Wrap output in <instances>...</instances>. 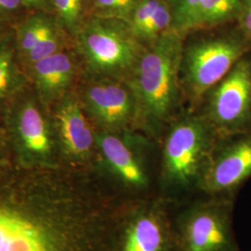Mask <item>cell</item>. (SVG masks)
<instances>
[{
  "instance_id": "obj_19",
  "label": "cell",
  "mask_w": 251,
  "mask_h": 251,
  "mask_svg": "<svg viewBox=\"0 0 251 251\" xmlns=\"http://www.w3.org/2000/svg\"><path fill=\"white\" fill-rule=\"evenodd\" d=\"M201 0H168L172 14V29L181 36L187 33L190 21Z\"/></svg>"
},
{
  "instance_id": "obj_14",
  "label": "cell",
  "mask_w": 251,
  "mask_h": 251,
  "mask_svg": "<svg viewBox=\"0 0 251 251\" xmlns=\"http://www.w3.org/2000/svg\"><path fill=\"white\" fill-rule=\"evenodd\" d=\"M36 90L44 102L63 98L75 76V63L63 52L48 56L31 65Z\"/></svg>"
},
{
  "instance_id": "obj_26",
  "label": "cell",
  "mask_w": 251,
  "mask_h": 251,
  "mask_svg": "<svg viewBox=\"0 0 251 251\" xmlns=\"http://www.w3.org/2000/svg\"><path fill=\"white\" fill-rule=\"evenodd\" d=\"M23 1H24V4L32 8L44 7L48 2V0H23Z\"/></svg>"
},
{
  "instance_id": "obj_8",
  "label": "cell",
  "mask_w": 251,
  "mask_h": 251,
  "mask_svg": "<svg viewBox=\"0 0 251 251\" xmlns=\"http://www.w3.org/2000/svg\"><path fill=\"white\" fill-rule=\"evenodd\" d=\"M251 49V38L239 26L183 50L180 71L189 95L199 99L212 90Z\"/></svg>"
},
{
  "instance_id": "obj_10",
  "label": "cell",
  "mask_w": 251,
  "mask_h": 251,
  "mask_svg": "<svg viewBox=\"0 0 251 251\" xmlns=\"http://www.w3.org/2000/svg\"><path fill=\"white\" fill-rule=\"evenodd\" d=\"M207 122L219 138L251 130V60H239L212 89Z\"/></svg>"
},
{
  "instance_id": "obj_9",
  "label": "cell",
  "mask_w": 251,
  "mask_h": 251,
  "mask_svg": "<svg viewBox=\"0 0 251 251\" xmlns=\"http://www.w3.org/2000/svg\"><path fill=\"white\" fill-rule=\"evenodd\" d=\"M16 163L25 168L63 167L53 124L32 100L19 104L7 127Z\"/></svg>"
},
{
  "instance_id": "obj_17",
  "label": "cell",
  "mask_w": 251,
  "mask_h": 251,
  "mask_svg": "<svg viewBox=\"0 0 251 251\" xmlns=\"http://www.w3.org/2000/svg\"><path fill=\"white\" fill-rule=\"evenodd\" d=\"M172 28V14L171 7L167 0H163L155 13L143 26L133 33L137 40L150 45L159 36Z\"/></svg>"
},
{
  "instance_id": "obj_20",
  "label": "cell",
  "mask_w": 251,
  "mask_h": 251,
  "mask_svg": "<svg viewBox=\"0 0 251 251\" xmlns=\"http://www.w3.org/2000/svg\"><path fill=\"white\" fill-rule=\"evenodd\" d=\"M97 15L128 21L139 0H92Z\"/></svg>"
},
{
  "instance_id": "obj_4",
  "label": "cell",
  "mask_w": 251,
  "mask_h": 251,
  "mask_svg": "<svg viewBox=\"0 0 251 251\" xmlns=\"http://www.w3.org/2000/svg\"><path fill=\"white\" fill-rule=\"evenodd\" d=\"M98 158L94 171L124 200L158 195L152 171L151 142L134 131L97 132Z\"/></svg>"
},
{
  "instance_id": "obj_1",
  "label": "cell",
  "mask_w": 251,
  "mask_h": 251,
  "mask_svg": "<svg viewBox=\"0 0 251 251\" xmlns=\"http://www.w3.org/2000/svg\"><path fill=\"white\" fill-rule=\"evenodd\" d=\"M124 199L94 170L0 169V251H114Z\"/></svg>"
},
{
  "instance_id": "obj_3",
  "label": "cell",
  "mask_w": 251,
  "mask_h": 251,
  "mask_svg": "<svg viewBox=\"0 0 251 251\" xmlns=\"http://www.w3.org/2000/svg\"><path fill=\"white\" fill-rule=\"evenodd\" d=\"M181 35L172 28L145 49L127 80L144 123L157 126L175 107L182 56Z\"/></svg>"
},
{
  "instance_id": "obj_22",
  "label": "cell",
  "mask_w": 251,
  "mask_h": 251,
  "mask_svg": "<svg viewBox=\"0 0 251 251\" xmlns=\"http://www.w3.org/2000/svg\"><path fill=\"white\" fill-rule=\"evenodd\" d=\"M61 38L57 29H55L50 34L40 40L28 53L25 56L27 63L30 65L44 59L48 56L53 55L60 51Z\"/></svg>"
},
{
  "instance_id": "obj_11",
  "label": "cell",
  "mask_w": 251,
  "mask_h": 251,
  "mask_svg": "<svg viewBox=\"0 0 251 251\" xmlns=\"http://www.w3.org/2000/svg\"><path fill=\"white\" fill-rule=\"evenodd\" d=\"M251 177V130L219 138L204 173L200 194L235 199Z\"/></svg>"
},
{
  "instance_id": "obj_16",
  "label": "cell",
  "mask_w": 251,
  "mask_h": 251,
  "mask_svg": "<svg viewBox=\"0 0 251 251\" xmlns=\"http://www.w3.org/2000/svg\"><path fill=\"white\" fill-rule=\"evenodd\" d=\"M55 29L51 20L44 15H35L26 20L20 27L18 33L19 49L24 56Z\"/></svg>"
},
{
  "instance_id": "obj_13",
  "label": "cell",
  "mask_w": 251,
  "mask_h": 251,
  "mask_svg": "<svg viewBox=\"0 0 251 251\" xmlns=\"http://www.w3.org/2000/svg\"><path fill=\"white\" fill-rule=\"evenodd\" d=\"M84 107L98 131H133L140 111L130 86L118 79L90 84L84 93Z\"/></svg>"
},
{
  "instance_id": "obj_2",
  "label": "cell",
  "mask_w": 251,
  "mask_h": 251,
  "mask_svg": "<svg viewBox=\"0 0 251 251\" xmlns=\"http://www.w3.org/2000/svg\"><path fill=\"white\" fill-rule=\"evenodd\" d=\"M218 139L207 120L185 118L172 126L162 144L158 196L176 206L200 194Z\"/></svg>"
},
{
  "instance_id": "obj_12",
  "label": "cell",
  "mask_w": 251,
  "mask_h": 251,
  "mask_svg": "<svg viewBox=\"0 0 251 251\" xmlns=\"http://www.w3.org/2000/svg\"><path fill=\"white\" fill-rule=\"evenodd\" d=\"M54 131L63 167L94 170L98 158L97 132L73 96H63L54 112Z\"/></svg>"
},
{
  "instance_id": "obj_24",
  "label": "cell",
  "mask_w": 251,
  "mask_h": 251,
  "mask_svg": "<svg viewBox=\"0 0 251 251\" xmlns=\"http://www.w3.org/2000/svg\"><path fill=\"white\" fill-rule=\"evenodd\" d=\"M15 161L7 131L0 130V169Z\"/></svg>"
},
{
  "instance_id": "obj_5",
  "label": "cell",
  "mask_w": 251,
  "mask_h": 251,
  "mask_svg": "<svg viewBox=\"0 0 251 251\" xmlns=\"http://www.w3.org/2000/svg\"><path fill=\"white\" fill-rule=\"evenodd\" d=\"M233 203L201 195L174 206L176 251H240L233 233Z\"/></svg>"
},
{
  "instance_id": "obj_27",
  "label": "cell",
  "mask_w": 251,
  "mask_h": 251,
  "mask_svg": "<svg viewBox=\"0 0 251 251\" xmlns=\"http://www.w3.org/2000/svg\"><path fill=\"white\" fill-rule=\"evenodd\" d=\"M167 1H168V0H167Z\"/></svg>"
},
{
  "instance_id": "obj_23",
  "label": "cell",
  "mask_w": 251,
  "mask_h": 251,
  "mask_svg": "<svg viewBox=\"0 0 251 251\" xmlns=\"http://www.w3.org/2000/svg\"><path fill=\"white\" fill-rule=\"evenodd\" d=\"M163 0H139L127 23L132 34L149 21Z\"/></svg>"
},
{
  "instance_id": "obj_6",
  "label": "cell",
  "mask_w": 251,
  "mask_h": 251,
  "mask_svg": "<svg viewBox=\"0 0 251 251\" xmlns=\"http://www.w3.org/2000/svg\"><path fill=\"white\" fill-rule=\"evenodd\" d=\"M76 34L90 70L115 79L128 80L145 50L123 19L96 15Z\"/></svg>"
},
{
  "instance_id": "obj_15",
  "label": "cell",
  "mask_w": 251,
  "mask_h": 251,
  "mask_svg": "<svg viewBox=\"0 0 251 251\" xmlns=\"http://www.w3.org/2000/svg\"><path fill=\"white\" fill-rule=\"evenodd\" d=\"M242 0H201L190 21L187 33L237 21Z\"/></svg>"
},
{
  "instance_id": "obj_7",
  "label": "cell",
  "mask_w": 251,
  "mask_h": 251,
  "mask_svg": "<svg viewBox=\"0 0 251 251\" xmlns=\"http://www.w3.org/2000/svg\"><path fill=\"white\" fill-rule=\"evenodd\" d=\"M174 206L158 195L122 201L117 211L114 251H176Z\"/></svg>"
},
{
  "instance_id": "obj_21",
  "label": "cell",
  "mask_w": 251,
  "mask_h": 251,
  "mask_svg": "<svg viewBox=\"0 0 251 251\" xmlns=\"http://www.w3.org/2000/svg\"><path fill=\"white\" fill-rule=\"evenodd\" d=\"M53 5L63 25L76 34L81 27L82 0H53Z\"/></svg>"
},
{
  "instance_id": "obj_25",
  "label": "cell",
  "mask_w": 251,
  "mask_h": 251,
  "mask_svg": "<svg viewBox=\"0 0 251 251\" xmlns=\"http://www.w3.org/2000/svg\"><path fill=\"white\" fill-rule=\"evenodd\" d=\"M23 0H0V14H7L19 9Z\"/></svg>"
},
{
  "instance_id": "obj_18",
  "label": "cell",
  "mask_w": 251,
  "mask_h": 251,
  "mask_svg": "<svg viewBox=\"0 0 251 251\" xmlns=\"http://www.w3.org/2000/svg\"><path fill=\"white\" fill-rule=\"evenodd\" d=\"M22 76L15 64L11 50L0 47V101L13 95L22 86Z\"/></svg>"
}]
</instances>
